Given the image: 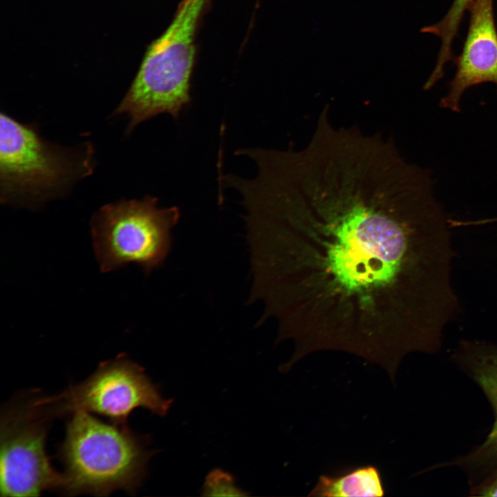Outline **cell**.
Returning a JSON list of instances; mask_svg holds the SVG:
<instances>
[{"label":"cell","mask_w":497,"mask_h":497,"mask_svg":"<svg viewBox=\"0 0 497 497\" xmlns=\"http://www.w3.org/2000/svg\"><path fill=\"white\" fill-rule=\"evenodd\" d=\"M401 157L344 145L266 188L251 237L253 289L301 349L375 360L438 332L459 299L448 215Z\"/></svg>","instance_id":"6da1fadb"},{"label":"cell","mask_w":497,"mask_h":497,"mask_svg":"<svg viewBox=\"0 0 497 497\" xmlns=\"http://www.w3.org/2000/svg\"><path fill=\"white\" fill-rule=\"evenodd\" d=\"M211 0H182L171 22L149 46L115 113L128 118V133L162 113L177 119L191 104L196 39Z\"/></svg>","instance_id":"7a4b0ae2"},{"label":"cell","mask_w":497,"mask_h":497,"mask_svg":"<svg viewBox=\"0 0 497 497\" xmlns=\"http://www.w3.org/2000/svg\"><path fill=\"white\" fill-rule=\"evenodd\" d=\"M73 413L59 451L64 473L59 491L104 496L121 489L134 494L155 451L126 426L104 423L85 411Z\"/></svg>","instance_id":"3957f363"},{"label":"cell","mask_w":497,"mask_h":497,"mask_svg":"<svg viewBox=\"0 0 497 497\" xmlns=\"http://www.w3.org/2000/svg\"><path fill=\"white\" fill-rule=\"evenodd\" d=\"M0 116L1 202L37 206L89 171L88 150L57 146L33 126Z\"/></svg>","instance_id":"277c9868"},{"label":"cell","mask_w":497,"mask_h":497,"mask_svg":"<svg viewBox=\"0 0 497 497\" xmlns=\"http://www.w3.org/2000/svg\"><path fill=\"white\" fill-rule=\"evenodd\" d=\"M158 199L120 200L101 207L91 220L93 249L101 272L130 263L146 274L159 267L172 245V228L180 219L177 206L159 207Z\"/></svg>","instance_id":"5b68a950"},{"label":"cell","mask_w":497,"mask_h":497,"mask_svg":"<svg viewBox=\"0 0 497 497\" xmlns=\"http://www.w3.org/2000/svg\"><path fill=\"white\" fill-rule=\"evenodd\" d=\"M39 402L49 414L91 411L108 418L116 425L126 427L128 416L135 409L144 407L164 416L172 400L162 396L140 365L120 355L101 363L82 382L57 396L39 398Z\"/></svg>","instance_id":"8992f818"},{"label":"cell","mask_w":497,"mask_h":497,"mask_svg":"<svg viewBox=\"0 0 497 497\" xmlns=\"http://www.w3.org/2000/svg\"><path fill=\"white\" fill-rule=\"evenodd\" d=\"M48 417L32 399L2 409L1 496H37L46 489L59 490L61 475L51 467L45 451Z\"/></svg>","instance_id":"52a82bcc"},{"label":"cell","mask_w":497,"mask_h":497,"mask_svg":"<svg viewBox=\"0 0 497 497\" xmlns=\"http://www.w3.org/2000/svg\"><path fill=\"white\" fill-rule=\"evenodd\" d=\"M464 48L458 61L457 70L447 93L440 106L460 111L462 94L469 88L491 82L497 86V31L493 0H474Z\"/></svg>","instance_id":"ba28073f"},{"label":"cell","mask_w":497,"mask_h":497,"mask_svg":"<svg viewBox=\"0 0 497 497\" xmlns=\"http://www.w3.org/2000/svg\"><path fill=\"white\" fill-rule=\"evenodd\" d=\"M453 361L482 389L491 404L495 421L486 439L467 454L443 466H457L478 478L497 467V344L478 340H463L456 349Z\"/></svg>","instance_id":"9c48e42d"},{"label":"cell","mask_w":497,"mask_h":497,"mask_svg":"<svg viewBox=\"0 0 497 497\" xmlns=\"http://www.w3.org/2000/svg\"><path fill=\"white\" fill-rule=\"evenodd\" d=\"M385 494L380 470L373 465L352 467L320 476L308 494L318 497H380Z\"/></svg>","instance_id":"30bf717a"},{"label":"cell","mask_w":497,"mask_h":497,"mask_svg":"<svg viewBox=\"0 0 497 497\" xmlns=\"http://www.w3.org/2000/svg\"><path fill=\"white\" fill-rule=\"evenodd\" d=\"M203 496H246L248 494L237 487L233 476L222 470L214 469L205 478Z\"/></svg>","instance_id":"8fae6325"},{"label":"cell","mask_w":497,"mask_h":497,"mask_svg":"<svg viewBox=\"0 0 497 497\" xmlns=\"http://www.w3.org/2000/svg\"><path fill=\"white\" fill-rule=\"evenodd\" d=\"M471 486L470 495L497 496V467L485 474Z\"/></svg>","instance_id":"7c38bea8"}]
</instances>
